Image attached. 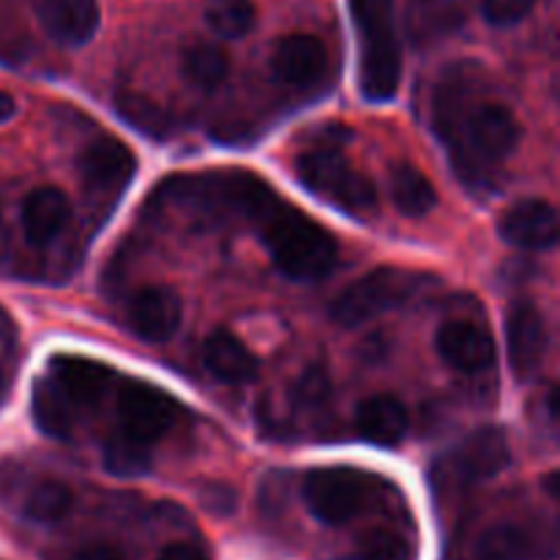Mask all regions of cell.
<instances>
[{
    "label": "cell",
    "instance_id": "obj_1",
    "mask_svg": "<svg viewBox=\"0 0 560 560\" xmlns=\"http://www.w3.org/2000/svg\"><path fill=\"white\" fill-rule=\"evenodd\" d=\"M432 126L470 184L506 162L520 142V124L512 109L474 98V85L459 77V69L438 85L432 98Z\"/></svg>",
    "mask_w": 560,
    "mask_h": 560
},
{
    "label": "cell",
    "instance_id": "obj_2",
    "mask_svg": "<svg viewBox=\"0 0 560 560\" xmlns=\"http://www.w3.org/2000/svg\"><path fill=\"white\" fill-rule=\"evenodd\" d=\"M255 224L273 266L284 277L299 279V282H315L337 266L339 246L334 235L304 211L284 202L282 197H273L257 213Z\"/></svg>",
    "mask_w": 560,
    "mask_h": 560
},
{
    "label": "cell",
    "instance_id": "obj_3",
    "mask_svg": "<svg viewBox=\"0 0 560 560\" xmlns=\"http://www.w3.org/2000/svg\"><path fill=\"white\" fill-rule=\"evenodd\" d=\"M359 36V85L370 102H392L402 80V42L394 0H350Z\"/></svg>",
    "mask_w": 560,
    "mask_h": 560
},
{
    "label": "cell",
    "instance_id": "obj_4",
    "mask_svg": "<svg viewBox=\"0 0 560 560\" xmlns=\"http://www.w3.org/2000/svg\"><path fill=\"white\" fill-rule=\"evenodd\" d=\"M295 175L312 195L345 211L364 213L375 208V184L350 164L342 148L331 142H317L310 151L301 153L295 162Z\"/></svg>",
    "mask_w": 560,
    "mask_h": 560
},
{
    "label": "cell",
    "instance_id": "obj_5",
    "mask_svg": "<svg viewBox=\"0 0 560 560\" xmlns=\"http://www.w3.org/2000/svg\"><path fill=\"white\" fill-rule=\"evenodd\" d=\"M427 284H430V277H424V273L405 271V268H375L337 295L331 315L339 326L355 328L361 323H370L372 317L383 315V312L405 306Z\"/></svg>",
    "mask_w": 560,
    "mask_h": 560
},
{
    "label": "cell",
    "instance_id": "obj_6",
    "mask_svg": "<svg viewBox=\"0 0 560 560\" xmlns=\"http://www.w3.org/2000/svg\"><path fill=\"white\" fill-rule=\"evenodd\" d=\"M370 474L353 468H317L310 470L301 485L306 509L312 517L326 525H345L359 517L372 498Z\"/></svg>",
    "mask_w": 560,
    "mask_h": 560
},
{
    "label": "cell",
    "instance_id": "obj_7",
    "mask_svg": "<svg viewBox=\"0 0 560 560\" xmlns=\"http://www.w3.org/2000/svg\"><path fill=\"white\" fill-rule=\"evenodd\" d=\"M178 419V402L148 383H126L118 392V430L115 435L153 448Z\"/></svg>",
    "mask_w": 560,
    "mask_h": 560
},
{
    "label": "cell",
    "instance_id": "obj_8",
    "mask_svg": "<svg viewBox=\"0 0 560 560\" xmlns=\"http://www.w3.org/2000/svg\"><path fill=\"white\" fill-rule=\"evenodd\" d=\"M509 463H512V448L506 435L495 427H485L448 452V457L438 465V479L452 487L481 485L503 474Z\"/></svg>",
    "mask_w": 560,
    "mask_h": 560
},
{
    "label": "cell",
    "instance_id": "obj_9",
    "mask_svg": "<svg viewBox=\"0 0 560 560\" xmlns=\"http://www.w3.org/2000/svg\"><path fill=\"white\" fill-rule=\"evenodd\" d=\"M77 170L88 191L102 197H118L135 178L137 159L126 142L102 135L88 142L77 156Z\"/></svg>",
    "mask_w": 560,
    "mask_h": 560
},
{
    "label": "cell",
    "instance_id": "obj_10",
    "mask_svg": "<svg viewBox=\"0 0 560 560\" xmlns=\"http://www.w3.org/2000/svg\"><path fill=\"white\" fill-rule=\"evenodd\" d=\"M506 353L514 377L530 383L547 355V323L530 301H514L506 315Z\"/></svg>",
    "mask_w": 560,
    "mask_h": 560
},
{
    "label": "cell",
    "instance_id": "obj_11",
    "mask_svg": "<svg viewBox=\"0 0 560 560\" xmlns=\"http://www.w3.org/2000/svg\"><path fill=\"white\" fill-rule=\"evenodd\" d=\"M47 377L58 388L60 399L69 405L74 419L82 410L96 408L107 394L109 383H113L109 366L91 359H77V355H58V359L49 361Z\"/></svg>",
    "mask_w": 560,
    "mask_h": 560
},
{
    "label": "cell",
    "instance_id": "obj_12",
    "mask_svg": "<svg viewBox=\"0 0 560 560\" xmlns=\"http://www.w3.org/2000/svg\"><path fill=\"white\" fill-rule=\"evenodd\" d=\"M184 306L175 290L170 288H142L137 290L126 306V326L140 339L151 345H162L178 331Z\"/></svg>",
    "mask_w": 560,
    "mask_h": 560
},
{
    "label": "cell",
    "instance_id": "obj_13",
    "mask_svg": "<svg viewBox=\"0 0 560 560\" xmlns=\"http://www.w3.org/2000/svg\"><path fill=\"white\" fill-rule=\"evenodd\" d=\"M271 71L273 77L288 88L304 91V88L317 85L328 71L326 44L317 36H310V33L284 36L282 42L273 47Z\"/></svg>",
    "mask_w": 560,
    "mask_h": 560
},
{
    "label": "cell",
    "instance_id": "obj_14",
    "mask_svg": "<svg viewBox=\"0 0 560 560\" xmlns=\"http://www.w3.org/2000/svg\"><path fill=\"white\" fill-rule=\"evenodd\" d=\"M435 348L448 366L465 372V375L490 370L495 361V339L485 326L474 320L443 323L438 328Z\"/></svg>",
    "mask_w": 560,
    "mask_h": 560
},
{
    "label": "cell",
    "instance_id": "obj_15",
    "mask_svg": "<svg viewBox=\"0 0 560 560\" xmlns=\"http://www.w3.org/2000/svg\"><path fill=\"white\" fill-rule=\"evenodd\" d=\"M31 5L38 25L47 31L52 42L63 47L88 44L96 36L98 22H102L96 0H31Z\"/></svg>",
    "mask_w": 560,
    "mask_h": 560
},
{
    "label": "cell",
    "instance_id": "obj_16",
    "mask_svg": "<svg viewBox=\"0 0 560 560\" xmlns=\"http://www.w3.org/2000/svg\"><path fill=\"white\" fill-rule=\"evenodd\" d=\"M498 233L520 249H550L558 241V211L547 200L514 202L503 211Z\"/></svg>",
    "mask_w": 560,
    "mask_h": 560
},
{
    "label": "cell",
    "instance_id": "obj_17",
    "mask_svg": "<svg viewBox=\"0 0 560 560\" xmlns=\"http://www.w3.org/2000/svg\"><path fill=\"white\" fill-rule=\"evenodd\" d=\"M22 233L33 246H47L63 233L71 219V202L58 186L33 189L22 202Z\"/></svg>",
    "mask_w": 560,
    "mask_h": 560
},
{
    "label": "cell",
    "instance_id": "obj_18",
    "mask_svg": "<svg viewBox=\"0 0 560 560\" xmlns=\"http://www.w3.org/2000/svg\"><path fill=\"white\" fill-rule=\"evenodd\" d=\"M408 408L388 394L364 399L355 410V430L375 446H397L408 435Z\"/></svg>",
    "mask_w": 560,
    "mask_h": 560
},
{
    "label": "cell",
    "instance_id": "obj_19",
    "mask_svg": "<svg viewBox=\"0 0 560 560\" xmlns=\"http://www.w3.org/2000/svg\"><path fill=\"white\" fill-rule=\"evenodd\" d=\"M202 364L222 383H249L257 377V359L238 337L230 331H217L202 345Z\"/></svg>",
    "mask_w": 560,
    "mask_h": 560
},
{
    "label": "cell",
    "instance_id": "obj_20",
    "mask_svg": "<svg viewBox=\"0 0 560 560\" xmlns=\"http://www.w3.org/2000/svg\"><path fill=\"white\" fill-rule=\"evenodd\" d=\"M388 186H392L394 206L399 208L402 217L421 219L438 206L435 186L430 184V178H427L416 164H408V162L394 164Z\"/></svg>",
    "mask_w": 560,
    "mask_h": 560
},
{
    "label": "cell",
    "instance_id": "obj_21",
    "mask_svg": "<svg viewBox=\"0 0 560 560\" xmlns=\"http://www.w3.org/2000/svg\"><path fill=\"white\" fill-rule=\"evenodd\" d=\"M536 536L517 523H498L476 541V560H534Z\"/></svg>",
    "mask_w": 560,
    "mask_h": 560
},
{
    "label": "cell",
    "instance_id": "obj_22",
    "mask_svg": "<svg viewBox=\"0 0 560 560\" xmlns=\"http://www.w3.org/2000/svg\"><path fill=\"white\" fill-rule=\"evenodd\" d=\"M115 109H118V115L126 124L135 126L140 135L151 137V140H167V137H173L175 120L170 118V113H164L162 104H156L151 96H145V93H118Z\"/></svg>",
    "mask_w": 560,
    "mask_h": 560
},
{
    "label": "cell",
    "instance_id": "obj_23",
    "mask_svg": "<svg viewBox=\"0 0 560 560\" xmlns=\"http://www.w3.org/2000/svg\"><path fill=\"white\" fill-rule=\"evenodd\" d=\"M33 421L49 438H69L74 430V413L60 399L58 388L49 383L47 375L33 383Z\"/></svg>",
    "mask_w": 560,
    "mask_h": 560
},
{
    "label": "cell",
    "instance_id": "obj_24",
    "mask_svg": "<svg viewBox=\"0 0 560 560\" xmlns=\"http://www.w3.org/2000/svg\"><path fill=\"white\" fill-rule=\"evenodd\" d=\"M184 77L200 91H217L230 74V58L213 44H195L184 52Z\"/></svg>",
    "mask_w": 560,
    "mask_h": 560
},
{
    "label": "cell",
    "instance_id": "obj_25",
    "mask_svg": "<svg viewBox=\"0 0 560 560\" xmlns=\"http://www.w3.org/2000/svg\"><path fill=\"white\" fill-rule=\"evenodd\" d=\"M255 3L252 0H208L206 22L217 36L244 38L255 27Z\"/></svg>",
    "mask_w": 560,
    "mask_h": 560
},
{
    "label": "cell",
    "instance_id": "obj_26",
    "mask_svg": "<svg viewBox=\"0 0 560 560\" xmlns=\"http://www.w3.org/2000/svg\"><path fill=\"white\" fill-rule=\"evenodd\" d=\"M71 503L74 495L63 481H38L25 498V517L33 523H58L71 512Z\"/></svg>",
    "mask_w": 560,
    "mask_h": 560
},
{
    "label": "cell",
    "instance_id": "obj_27",
    "mask_svg": "<svg viewBox=\"0 0 560 560\" xmlns=\"http://www.w3.org/2000/svg\"><path fill=\"white\" fill-rule=\"evenodd\" d=\"M463 20L457 0H416L410 31L416 38H435L441 33L454 31Z\"/></svg>",
    "mask_w": 560,
    "mask_h": 560
},
{
    "label": "cell",
    "instance_id": "obj_28",
    "mask_svg": "<svg viewBox=\"0 0 560 560\" xmlns=\"http://www.w3.org/2000/svg\"><path fill=\"white\" fill-rule=\"evenodd\" d=\"M153 463V448L140 446L135 441H126V438L115 435L104 446V468L115 476H124V479H135L151 470Z\"/></svg>",
    "mask_w": 560,
    "mask_h": 560
},
{
    "label": "cell",
    "instance_id": "obj_29",
    "mask_svg": "<svg viewBox=\"0 0 560 560\" xmlns=\"http://www.w3.org/2000/svg\"><path fill=\"white\" fill-rule=\"evenodd\" d=\"M353 560H416V547L397 530L372 528L355 541Z\"/></svg>",
    "mask_w": 560,
    "mask_h": 560
},
{
    "label": "cell",
    "instance_id": "obj_30",
    "mask_svg": "<svg viewBox=\"0 0 560 560\" xmlns=\"http://www.w3.org/2000/svg\"><path fill=\"white\" fill-rule=\"evenodd\" d=\"M25 31H22L20 16L14 9L0 3V60L3 63H16L25 55Z\"/></svg>",
    "mask_w": 560,
    "mask_h": 560
},
{
    "label": "cell",
    "instance_id": "obj_31",
    "mask_svg": "<svg viewBox=\"0 0 560 560\" xmlns=\"http://www.w3.org/2000/svg\"><path fill=\"white\" fill-rule=\"evenodd\" d=\"M536 0H481L485 20L495 27H512L530 14Z\"/></svg>",
    "mask_w": 560,
    "mask_h": 560
},
{
    "label": "cell",
    "instance_id": "obj_32",
    "mask_svg": "<svg viewBox=\"0 0 560 560\" xmlns=\"http://www.w3.org/2000/svg\"><path fill=\"white\" fill-rule=\"evenodd\" d=\"M331 397V383H328L326 372L323 370H310L301 375V381L295 383V399H299L304 408H323Z\"/></svg>",
    "mask_w": 560,
    "mask_h": 560
},
{
    "label": "cell",
    "instance_id": "obj_33",
    "mask_svg": "<svg viewBox=\"0 0 560 560\" xmlns=\"http://www.w3.org/2000/svg\"><path fill=\"white\" fill-rule=\"evenodd\" d=\"M159 560H211L202 547L191 545V541H175V545L164 547Z\"/></svg>",
    "mask_w": 560,
    "mask_h": 560
},
{
    "label": "cell",
    "instance_id": "obj_34",
    "mask_svg": "<svg viewBox=\"0 0 560 560\" xmlns=\"http://www.w3.org/2000/svg\"><path fill=\"white\" fill-rule=\"evenodd\" d=\"M71 560H124V556L113 545H88L82 550H77Z\"/></svg>",
    "mask_w": 560,
    "mask_h": 560
},
{
    "label": "cell",
    "instance_id": "obj_35",
    "mask_svg": "<svg viewBox=\"0 0 560 560\" xmlns=\"http://www.w3.org/2000/svg\"><path fill=\"white\" fill-rule=\"evenodd\" d=\"M14 113H16V102L9 96V93L0 91V124H5Z\"/></svg>",
    "mask_w": 560,
    "mask_h": 560
},
{
    "label": "cell",
    "instance_id": "obj_36",
    "mask_svg": "<svg viewBox=\"0 0 560 560\" xmlns=\"http://www.w3.org/2000/svg\"><path fill=\"white\" fill-rule=\"evenodd\" d=\"M5 252H9V230H5L3 219H0V262L5 260Z\"/></svg>",
    "mask_w": 560,
    "mask_h": 560
}]
</instances>
